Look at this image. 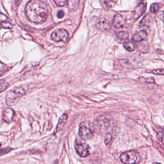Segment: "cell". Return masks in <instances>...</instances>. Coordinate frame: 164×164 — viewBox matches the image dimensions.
<instances>
[{
  "mask_svg": "<svg viewBox=\"0 0 164 164\" xmlns=\"http://www.w3.org/2000/svg\"><path fill=\"white\" fill-rule=\"evenodd\" d=\"M125 20L124 17L120 14L115 15L113 20V25L116 28H119L125 25Z\"/></svg>",
  "mask_w": 164,
  "mask_h": 164,
  "instance_id": "8",
  "label": "cell"
},
{
  "mask_svg": "<svg viewBox=\"0 0 164 164\" xmlns=\"http://www.w3.org/2000/svg\"><path fill=\"white\" fill-rule=\"evenodd\" d=\"M15 112L12 109L6 108L3 111V119L6 122L10 123L12 122L13 120L14 117H15Z\"/></svg>",
  "mask_w": 164,
  "mask_h": 164,
  "instance_id": "9",
  "label": "cell"
},
{
  "mask_svg": "<svg viewBox=\"0 0 164 164\" xmlns=\"http://www.w3.org/2000/svg\"><path fill=\"white\" fill-rule=\"evenodd\" d=\"M98 27H100V29H106L108 28V24L107 22L106 21V20H101L98 23Z\"/></svg>",
  "mask_w": 164,
  "mask_h": 164,
  "instance_id": "15",
  "label": "cell"
},
{
  "mask_svg": "<svg viewBox=\"0 0 164 164\" xmlns=\"http://www.w3.org/2000/svg\"><path fill=\"white\" fill-rule=\"evenodd\" d=\"M159 9V6L157 3H153L150 6V11L152 13H155L158 11Z\"/></svg>",
  "mask_w": 164,
  "mask_h": 164,
  "instance_id": "20",
  "label": "cell"
},
{
  "mask_svg": "<svg viewBox=\"0 0 164 164\" xmlns=\"http://www.w3.org/2000/svg\"><path fill=\"white\" fill-rule=\"evenodd\" d=\"M145 81H146L147 83H153L155 82L154 79V78H152V77H151V78H146Z\"/></svg>",
  "mask_w": 164,
  "mask_h": 164,
  "instance_id": "24",
  "label": "cell"
},
{
  "mask_svg": "<svg viewBox=\"0 0 164 164\" xmlns=\"http://www.w3.org/2000/svg\"><path fill=\"white\" fill-rule=\"evenodd\" d=\"M141 1H144V0H141Z\"/></svg>",
  "mask_w": 164,
  "mask_h": 164,
  "instance_id": "28",
  "label": "cell"
},
{
  "mask_svg": "<svg viewBox=\"0 0 164 164\" xmlns=\"http://www.w3.org/2000/svg\"><path fill=\"white\" fill-rule=\"evenodd\" d=\"M11 27L12 25L9 23L0 21V28H11Z\"/></svg>",
  "mask_w": 164,
  "mask_h": 164,
  "instance_id": "21",
  "label": "cell"
},
{
  "mask_svg": "<svg viewBox=\"0 0 164 164\" xmlns=\"http://www.w3.org/2000/svg\"><path fill=\"white\" fill-rule=\"evenodd\" d=\"M23 87H17L9 91L6 95V103L8 106L16 105L25 94Z\"/></svg>",
  "mask_w": 164,
  "mask_h": 164,
  "instance_id": "2",
  "label": "cell"
},
{
  "mask_svg": "<svg viewBox=\"0 0 164 164\" xmlns=\"http://www.w3.org/2000/svg\"><path fill=\"white\" fill-rule=\"evenodd\" d=\"M163 134L162 133L160 132V133H158V138L160 141H162V139H163Z\"/></svg>",
  "mask_w": 164,
  "mask_h": 164,
  "instance_id": "25",
  "label": "cell"
},
{
  "mask_svg": "<svg viewBox=\"0 0 164 164\" xmlns=\"http://www.w3.org/2000/svg\"><path fill=\"white\" fill-rule=\"evenodd\" d=\"M8 86V84L4 80H0V92L5 90Z\"/></svg>",
  "mask_w": 164,
  "mask_h": 164,
  "instance_id": "17",
  "label": "cell"
},
{
  "mask_svg": "<svg viewBox=\"0 0 164 164\" xmlns=\"http://www.w3.org/2000/svg\"><path fill=\"white\" fill-rule=\"evenodd\" d=\"M139 155L134 150L126 151L120 156L121 161L125 164H134L138 162Z\"/></svg>",
  "mask_w": 164,
  "mask_h": 164,
  "instance_id": "4",
  "label": "cell"
},
{
  "mask_svg": "<svg viewBox=\"0 0 164 164\" xmlns=\"http://www.w3.org/2000/svg\"><path fill=\"white\" fill-rule=\"evenodd\" d=\"M163 18H164V13H163Z\"/></svg>",
  "mask_w": 164,
  "mask_h": 164,
  "instance_id": "27",
  "label": "cell"
},
{
  "mask_svg": "<svg viewBox=\"0 0 164 164\" xmlns=\"http://www.w3.org/2000/svg\"><path fill=\"white\" fill-rule=\"evenodd\" d=\"M113 139V136L110 133H108L106 134L104 138V142L105 144L107 145H109L112 142Z\"/></svg>",
  "mask_w": 164,
  "mask_h": 164,
  "instance_id": "16",
  "label": "cell"
},
{
  "mask_svg": "<svg viewBox=\"0 0 164 164\" xmlns=\"http://www.w3.org/2000/svg\"><path fill=\"white\" fill-rule=\"evenodd\" d=\"M67 118H68V116L65 114H64L60 118L59 120L58 121V124H57L56 132H60L63 129L64 126L66 124Z\"/></svg>",
  "mask_w": 164,
  "mask_h": 164,
  "instance_id": "11",
  "label": "cell"
},
{
  "mask_svg": "<svg viewBox=\"0 0 164 164\" xmlns=\"http://www.w3.org/2000/svg\"><path fill=\"white\" fill-rule=\"evenodd\" d=\"M146 9V4L145 3H140L136 7L133 12V18L134 19H137L141 17L145 13Z\"/></svg>",
  "mask_w": 164,
  "mask_h": 164,
  "instance_id": "7",
  "label": "cell"
},
{
  "mask_svg": "<svg viewBox=\"0 0 164 164\" xmlns=\"http://www.w3.org/2000/svg\"><path fill=\"white\" fill-rule=\"evenodd\" d=\"M69 37V33L64 29H57L52 34V39L54 42H66Z\"/></svg>",
  "mask_w": 164,
  "mask_h": 164,
  "instance_id": "6",
  "label": "cell"
},
{
  "mask_svg": "<svg viewBox=\"0 0 164 164\" xmlns=\"http://www.w3.org/2000/svg\"><path fill=\"white\" fill-rule=\"evenodd\" d=\"M95 128L90 122L85 121L82 122L79 126V134L84 140H89L94 135Z\"/></svg>",
  "mask_w": 164,
  "mask_h": 164,
  "instance_id": "3",
  "label": "cell"
},
{
  "mask_svg": "<svg viewBox=\"0 0 164 164\" xmlns=\"http://www.w3.org/2000/svg\"><path fill=\"white\" fill-rule=\"evenodd\" d=\"M12 149L11 148H4L0 149V156L5 155L7 153L11 151Z\"/></svg>",
  "mask_w": 164,
  "mask_h": 164,
  "instance_id": "22",
  "label": "cell"
},
{
  "mask_svg": "<svg viewBox=\"0 0 164 164\" xmlns=\"http://www.w3.org/2000/svg\"><path fill=\"white\" fill-rule=\"evenodd\" d=\"M75 148L76 152L82 157H86L90 154V147L79 139H76L75 142Z\"/></svg>",
  "mask_w": 164,
  "mask_h": 164,
  "instance_id": "5",
  "label": "cell"
},
{
  "mask_svg": "<svg viewBox=\"0 0 164 164\" xmlns=\"http://www.w3.org/2000/svg\"><path fill=\"white\" fill-rule=\"evenodd\" d=\"M53 1L58 6H64L67 4L68 0H53Z\"/></svg>",
  "mask_w": 164,
  "mask_h": 164,
  "instance_id": "18",
  "label": "cell"
},
{
  "mask_svg": "<svg viewBox=\"0 0 164 164\" xmlns=\"http://www.w3.org/2000/svg\"><path fill=\"white\" fill-rule=\"evenodd\" d=\"M64 13L63 11L58 12V13H57V16L59 18H63V17L64 16Z\"/></svg>",
  "mask_w": 164,
  "mask_h": 164,
  "instance_id": "23",
  "label": "cell"
},
{
  "mask_svg": "<svg viewBox=\"0 0 164 164\" xmlns=\"http://www.w3.org/2000/svg\"><path fill=\"white\" fill-rule=\"evenodd\" d=\"M79 5V0H68L67 6L70 11L74 12L78 9Z\"/></svg>",
  "mask_w": 164,
  "mask_h": 164,
  "instance_id": "12",
  "label": "cell"
},
{
  "mask_svg": "<svg viewBox=\"0 0 164 164\" xmlns=\"http://www.w3.org/2000/svg\"><path fill=\"white\" fill-rule=\"evenodd\" d=\"M26 13L30 22L42 23L49 15V7L44 0H30L26 6Z\"/></svg>",
  "mask_w": 164,
  "mask_h": 164,
  "instance_id": "1",
  "label": "cell"
},
{
  "mask_svg": "<svg viewBox=\"0 0 164 164\" xmlns=\"http://www.w3.org/2000/svg\"><path fill=\"white\" fill-rule=\"evenodd\" d=\"M152 74L155 75H164V69H158L152 70L150 71Z\"/></svg>",
  "mask_w": 164,
  "mask_h": 164,
  "instance_id": "19",
  "label": "cell"
},
{
  "mask_svg": "<svg viewBox=\"0 0 164 164\" xmlns=\"http://www.w3.org/2000/svg\"><path fill=\"white\" fill-rule=\"evenodd\" d=\"M123 46L129 52H133L135 49V46L131 42H126L123 44Z\"/></svg>",
  "mask_w": 164,
  "mask_h": 164,
  "instance_id": "13",
  "label": "cell"
},
{
  "mask_svg": "<svg viewBox=\"0 0 164 164\" xmlns=\"http://www.w3.org/2000/svg\"><path fill=\"white\" fill-rule=\"evenodd\" d=\"M117 37L119 39L121 40H126L129 38L128 33L126 32L121 31L117 34Z\"/></svg>",
  "mask_w": 164,
  "mask_h": 164,
  "instance_id": "14",
  "label": "cell"
},
{
  "mask_svg": "<svg viewBox=\"0 0 164 164\" xmlns=\"http://www.w3.org/2000/svg\"><path fill=\"white\" fill-rule=\"evenodd\" d=\"M153 164H160V163H153Z\"/></svg>",
  "mask_w": 164,
  "mask_h": 164,
  "instance_id": "26",
  "label": "cell"
},
{
  "mask_svg": "<svg viewBox=\"0 0 164 164\" xmlns=\"http://www.w3.org/2000/svg\"><path fill=\"white\" fill-rule=\"evenodd\" d=\"M148 36V33L145 30H141L140 31L135 34L133 36V40L135 42H142Z\"/></svg>",
  "mask_w": 164,
  "mask_h": 164,
  "instance_id": "10",
  "label": "cell"
}]
</instances>
